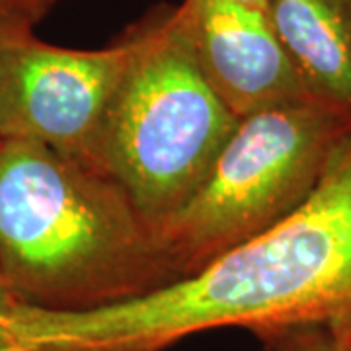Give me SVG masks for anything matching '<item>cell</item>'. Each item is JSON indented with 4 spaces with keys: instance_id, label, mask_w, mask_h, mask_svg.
<instances>
[{
    "instance_id": "1",
    "label": "cell",
    "mask_w": 351,
    "mask_h": 351,
    "mask_svg": "<svg viewBox=\"0 0 351 351\" xmlns=\"http://www.w3.org/2000/svg\"><path fill=\"white\" fill-rule=\"evenodd\" d=\"M32 320L45 351H164L219 328L351 334V131L302 205L195 274L90 311L34 304Z\"/></svg>"
},
{
    "instance_id": "2",
    "label": "cell",
    "mask_w": 351,
    "mask_h": 351,
    "mask_svg": "<svg viewBox=\"0 0 351 351\" xmlns=\"http://www.w3.org/2000/svg\"><path fill=\"white\" fill-rule=\"evenodd\" d=\"M0 276L24 301L71 313L178 281L112 178L27 141H0Z\"/></svg>"
},
{
    "instance_id": "3",
    "label": "cell",
    "mask_w": 351,
    "mask_h": 351,
    "mask_svg": "<svg viewBox=\"0 0 351 351\" xmlns=\"http://www.w3.org/2000/svg\"><path fill=\"white\" fill-rule=\"evenodd\" d=\"M137 27V53L104 123L94 168L158 225L201 188L240 119L201 73L178 8Z\"/></svg>"
},
{
    "instance_id": "4",
    "label": "cell",
    "mask_w": 351,
    "mask_h": 351,
    "mask_svg": "<svg viewBox=\"0 0 351 351\" xmlns=\"http://www.w3.org/2000/svg\"><path fill=\"white\" fill-rule=\"evenodd\" d=\"M350 131L351 112L324 101L242 117L201 188L154 225L178 281L302 205Z\"/></svg>"
},
{
    "instance_id": "5",
    "label": "cell",
    "mask_w": 351,
    "mask_h": 351,
    "mask_svg": "<svg viewBox=\"0 0 351 351\" xmlns=\"http://www.w3.org/2000/svg\"><path fill=\"white\" fill-rule=\"evenodd\" d=\"M137 47V25L110 47L84 51L0 24V141L36 143L94 168L101 129Z\"/></svg>"
},
{
    "instance_id": "6",
    "label": "cell",
    "mask_w": 351,
    "mask_h": 351,
    "mask_svg": "<svg viewBox=\"0 0 351 351\" xmlns=\"http://www.w3.org/2000/svg\"><path fill=\"white\" fill-rule=\"evenodd\" d=\"M178 14L199 69L239 119L311 94L267 16L239 0H184Z\"/></svg>"
},
{
    "instance_id": "7",
    "label": "cell",
    "mask_w": 351,
    "mask_h": 351,
    "mask_svg": "<svg viewBox=\"0 0 351 351\" xmlns=\"http://www.w3.org/2000/svg\"><path fill=\"white\" fill-rule=\"evenodd\" d=\"M265 16L314 98L351 112V0H267Z\"/></svg>"
},
{
    "instance_id": "8",
    "label": "cell",
    "mask_w": 351,
    "mask_h": 351,
    "mask_svg": "<svg viewBox=\"0 0 351 351\" xmlns=\"http://www.w3.org/2000/svg\"><path fill=\"white\" fill-rule=\"evenodd\" d=\"M258 338L269 351H351V334L328 324L277 328Z\"/></svg>"
},
{
    "instance_id": "9",
    "label": "cell",
    "mask_w": 351,
    "mask_h": 351,
    "mask_svg": "<svg viewBox=\"0 0 351 351\" xmlns=\"http://www.w3.org/2000/svg\"><path fill=\"white\" fill-rule=\"evenodd\" d=\"M29 304L0 276V351H43L32 328Z\"/></svg>"
},
{
    "instance_id": "10",
    "label": "cell",
    "mask_w": 351,
    "mask_h": 351,
    "mask_svg": "<svg viewBox=\"0 0 351 351\" xmlns=\"http://www.w3.org/2000/svg\"><path fill=\"white\" fill-rule=\"evenodd\" d=\"M59 0H0V24L32 29Z\"/></svg>"
},
{
    "instance_id": "11",
    "label": "cell",
    "mask_w": 351,
    "mask_h": 351,
    "mask_svg": "<svg viewBox=\"0 0 351 351\" xmlns=\"http://www.w3.org/2000/svg\"><path fill=\"white\" fill-rule=\"evenodd\" d=\"M239 2H244V4L254 6V8H260L263 12H265V4H267V0H239Z\"/></svg>"
}]
</instances>
